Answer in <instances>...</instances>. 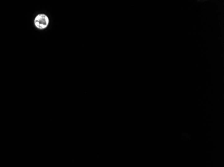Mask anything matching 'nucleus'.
Returning a JSON list of instances; mask_svg holds the SVG:
<instances>
[{
    "label": "nucleus",
    "mask_w": 224,
    "mask_h": 167,
    "mask_svg": "<svg viewBox=\"0 0 224 167\" xmlns=\"http://www.w3.org/2000/svg\"><path fill=\"white\" fill-rule=\"evenodd\" d=\"M34 26L38 30H42L46 29L49 24V19L48 17L44 14H40L36 16L34 19Z\"/></svg>",
    "instance_id": "f257e3e1"
}]
</instances>
